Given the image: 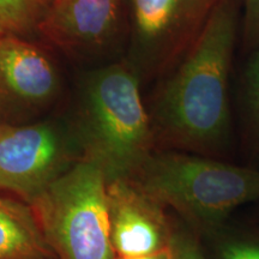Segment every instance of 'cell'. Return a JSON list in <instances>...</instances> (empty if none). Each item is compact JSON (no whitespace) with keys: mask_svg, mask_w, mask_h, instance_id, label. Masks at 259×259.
Here are the masks:
<instances>
[{"mask_svg":"<svg viewBox=\"0 0 259 259\" xmlns=\"http://www.w3.org/2000/svg\"><path fill=\"white\" fill-rule=\"evenodd\" d=\"M134 179L200 229L215 228L259 199V170L184 153L150 154Z\"/></svg>","mask_w":259,"mask_h":259,"instance_id":"obj_2","label":"cell"},{"mask_svg":"<svg viewBox=\"0 0 259 259\" xmlns=\"http://www.w3.org/2000/svg\"><path fill=\"white\" fill-rule=\"evenodd\" d=\"M116 259H171V252L170 247L167 250L156 252L153 254H147V255H139V257H131V258H116Z\"/></svg>","mask_w":259,"mask_h":259,"instance_id":"obj_15","label":"cell"},{"mask_svg":"<svg viewBox=\"0 0 259 259\" xmlns=\"http://www.w3.org/2000/svg\"><path fill=\"white\" fill-rule=\"evenodd\" d=\"M121 0H53L38 28L63 46H95L114 31Z\"/></svg>","mask_w":259,"mask_h":259,"instance_id":"obj_7","label":"cell"},{"mask_svg":"<svg viewBox=\"0 0 259 259\" xmlns=\"http://www.w3.org/2000/svg\"><path fill=\"white\" fill-rule=\"evenodd\" d=\"M221 259H259V241L229 240L222 245Z\"/></svg>","mask_w":259,"mask_h":259,"instance_id":"obj_13","label":"cell"},{"mask_svg":"<svg viewBox=\"0 0 259 259\" xmlns=\"http://www.w3.org/2000/svg\"><path fill=\"white\" fill-rule=\"evenodd\" d=\"M44 0H0V31L18 34L37 19Z\"/></svg>","mask_w":259,"mask_h":259,"instance_id":"obj_11","label":"cell"},{"mask_svg":"<svg viewBox=\"0 0 259 259\" xmlns=\"http://www.w3.org/2000/svg\"><path fill=\"white\" fill-rule=\"evenodd\" d=\"M245 37L251 44L259 41V0H244Z\"/></svg>","mask_w":259,"mask_h":259,"instance_id":"obj_14","label":"cell"},{"mask_svg":"<svg viewBox=\"0 0 259 259\" xmlns=\"http://www.w3.org/2000/svg\"><path fill=\"white\" fill-rule=\"evenodd\" d=\"M53 258L31 206L0 196V259Z\"/></svg>","mask_w":259,"mask_h":259,"instance_id":"obj_10","label":"cell"},{"mask_svg":"<svg viewBox=\"0 0 259 259\" xmlns=\"http://www.w3.org/2000/svg\"><path fill=\"white\" fill-rule=\"evenodd\" d=\"M57 259H116L107 179L82 158L29 202Z\"/></svg>","mask_w":259,"mask_h":259,"instance_id":"obj_4","label":"cell"},{"mask_svg":"<svg viewBox=\"0 0 259 259\" xmlns=\"http://www.w3.org/2000/svg\"><path fill=\"white\" fill-rule=\"evenodd\" d=\"M235 32L232 3L219 0L168 83L160 119L168 141L177 147L206 151L225 137Z\"/></svg>","mask_w":259,"mask_h":259,"instance_id":"obj_1","label":"cell"},{"mask_svg":"<svg viewBox=\"0 0 259 259\" xmlns=\"http://www.w3.org/2000/svg\"><path fill=\"white\" fill-rule=\"evenodd\" d=\"M253 87H254L255 108H257V114H258V118H259V57H258L257 61H255V66H254Z\"/></svg>","mask_w":259,"mask_h":259,"instance_id":"obj_16","label":"cell"},{"mask_svg":"<svg viewBox=\"0 0 259 259\" xmlns=\"http://www.w3.org/2000/svg\"><path fill=\"white\" fill-rule=\"evenodd\" d=\"M219 0H132L135 23L144 40L189 47Z\"/></svg>","mask_w":259,"mask_h":259,"instance_id":"obj_9","label":"cell"},{"mask_svg":"<svg viewBox=\"0 0 259 259\" xmlns=\"http://www.w3.org/2000/svg\"><path fill=\"white\" fill-rule=\"evenodd\" d=\"M107 198L116 258L153 254L170 247L174 232L164 206L134 178L107 183Z\"/></svg>","mask_w":259,"mask_h":259,"instance_id":"obj_6","label":"cell"},{"mask_svg":"<svg viewBox=\"0 0 259 259\" xmlns=\"http://www.w3.org/2000/svg\"><path fill=\"white\" fill-rule=\"evenodd\" d=\"M0 84L22 101L38 103L54 93L57 76L36 46L12 32H0Z\"/></svg>","mask_w":259,"mask_h":259,"instance_id":"obj_8","label":"cell"},{"mask_svg":"<svg viewBox=\"0 0 259 259\" xmlns=\"http://www.w3.org/2000/svg\"><path fill=\"white\" fill-rule=\"evenodd\" d=\"M66 135L50 122L0 126V190L29 203L71 167Z\"/></svg>","mask_w":259,"mask_h":259,"instance_id":"obj_5","label":"cell"},{"mask_svg":"<svg viewBox=\"0 0 259 259\" xmlns=\"http://www.w3.org/2000/svg\"><path fill=\"white\" fill-rule=\"evenodd\" d=\"M84 158L100 167L107 183L134 178L150 156L151 130L138 80L113 65L90 80L84 107Z\"/></svg>","mask_w":259,"mask_h":259,"instance_id":"obj_3","label":"cell"},{"mask_svg":"<svg viewBox=\"0 0 259 259\" xmlns=\"http://www.w3.org/2000/svg\"><path fill=\"white\" fill-rule=\"evenodd\" d=\"M170 252L171 259H205L196 239L183 232H174Z\"/></svg>","mask_w":259,"mask_h":259,"instance_id":"obj_12","label":"cell"},{"mask_svg":"<svg viewBox=\"0 0 259 259\" xmlns=\"http://www.w3.org/2000/svg\"><path fill=\"white\" fill-rule=\"evenodd\" d=\"M0 32H2V31H0Z\"/></svg>","mask_w":259,"mask_h":259,"instance_id":"obj_17","label":"cell"}]
</instances>
